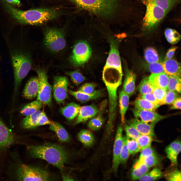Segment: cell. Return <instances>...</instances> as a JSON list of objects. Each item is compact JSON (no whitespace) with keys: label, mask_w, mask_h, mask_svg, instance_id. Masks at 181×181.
<instances>
[{"label":"cell","mask_w":181,"mask_h":181,"mask_svg":"<svg viewBox=\"0 0 181 181\" xmlns=\"http://www.w3.org/2000/svg\"><path fill=\"white\" fill-rule=\"evenodd\" d=\"M6 9L18 22L22 24L41 25L58 18L63 14L58 8H42L22 10L5 3Z\"/></svg>","instance_id":"cell-1"},{"label":"cell","mask_w":181,"mask_h":181,"mask_svg":"<svg viewBox=\"0 0 181 181\" xmlns=\"http://www.w3.org/2000/svg\"><path fill=\"white\" fill-rule=\"evenodd\" d=\"M27 149L32 157L44 160L61 169L63 168L68 159L65 150L56 144L30 145Z\"/></svg>","instance_id":"cell-2"},{"label":"cell","mask_w":181,"mask_h":181,"mask_svg":"<svg viewBox=\"0 0 181 181\" xmlns=\"http://www.w3.org/2000/svg\"><path fill=\"white\" fill-rule=\"evenodd\" d=\"M97 16L110 19L116 16L121 7L119 0H66Z\"/></svg>","instance_id":"cell-3"},{"label":"cell","mask_w":181,"mask_h":181,"mask_svg":"<svg viewBox=\"0 0 181 181\" xmlns=\"http://www.w3.org/2000/svg\"><path fill=\"white\" fill-rule=\"evenodd\" d=\"M10 53L14 76V90L16 92L22 79L30 70L32 61L31 56L28 53L14 50Z\"/></svg>","instance_id":"cell-4"},{"label":"cell","mask_w":181,"mask_h":181,"mask_svg":"<svg viewBox=\"0 0 181 181\" xmlns=\"http://www.w3.org/2000/svg\"><path fill=\"white\" fill-rule=\"evenodd\" d=\"M145 4L146 10L143 21V28L144 31L150 32L157 27L168 13L149 0Z\"/></svg>","instance_id":"cell-5"},{"label":"cell","mask_w":181,"mask_h":181,"mask_svg":"<svg viewBox=\"0 0 181 181\" xmlns=\"http://www.w3.org/2000/svg\"><path fill=\"white\" fill-rule=\"evenodd\" d=\"M43 43L50 52L57 53L63 49L66 45L64 31L60 28L48 27L44 31Z\"/></svg>","instance_id":"cell-6"},{"label":"cell","mask_w":181,"mask_h":181,"mask_svg":"<svg viewBox=\"0 0 181 181\" xmlns=\"http://www.w3.org/2000/svg\"><path fill=\"white\" fill-rule=\"evenodd\" d=\"M16 174L17 179L20 181H47L50 179L46 170L24 164L18 167Z\"/></svg>","instance_id":"cell-7"},{"label":"cell","mask_w":181,"mask_h":181,"mask_svg":"<svg viewBox=\"0 0 181 181\" xmlns=\"http://www.w3.org/2000/svg\"><path fill=\"white\" fill-rule=\"evenodd\" d=\"M91 54L92 50L89 44L85 41H80L74 46L69 60L74 66H80L89 60Z\"/></svg>","instance_id":"cell-8"},{"label":"cell","mask_w":181,"mask_h":181,"mask_svg":"<svg viewBox=\"0 0 181 181\" xmlns=\"http://www.w3.org/2000/svg\"><path fill=\"white\" fill-rule=\"evenodd\" d=\"M39 82V86L37 100L43 104L50 106L52 104V87L49 82L47 75L44 70L38 69L35 70Z\"/></svg>","instance_id":"cell-9"},{"label":"cell","mask_w":181,"mask_h":181,"mask_svg":"<svg viewBox=\"0 0 181 181\" xmlns=\"http://www.w3.org/2000/svg\"><path fill=\"white\" fill-rule=\"evenodd\" d=\"M69 83L68 80L65 77L59 76L54 77L52 88L53 96L58 104L63 103L67 98Z\"/></svg>","instance_id":"cell-10"},{"label":"cell","mask_w":181,"mask_h":181,"mask_svg":"<svg viewBox=\"0 0 181 181\" xmlns=\"http://www.w3.org/2000/svg\"><path fill=\"white\" fill-rule=\"evenodd\" d=\"M122 128L121 125L117 127L113 146L112 168L116 172L120 164V156L123 143Z\"/></svg>","instance_id":"cell-11"},{"label":"cell","mask_w":181,"mask_h":181,"mask_svg":"<svg viewBox=\"0 0 181 181\" xmlns=\"http://www.w3.org/2000/svg\"><path fill=\"white\" fill-rule=\"evenodd\" d=\"M107 90L109 101V113L114 114L116 113L117 106V91L121 81L105 80H103Z\"/></svg>","instance_id":"cell-12"},{"label":"cell","mask_w":181,"mask_h":181,"mask_svg":"<svg viewBox=\"0 0 181 181\" xmlns=\"http://www.w3.org/2000/svg\"><path fill=\"white\" fill-rule=\"evenodd\" d=\"M132 111L135 118L148 123L155 124L166 117L153 111L140 110L135 108L132 109Z\"/></svg>","instance_id":"cell-13"},{"label":"cell","mask_w":181,"mask_h":181,"mask_svg":"<svg viewBox=\"0 0 181 181\" xmlns=\"http://www.w3.org/2000/svg\"><path fill=\"white\" fill-rule=\"evenodd\" d=\"M127 123L136 129L141 134L148 135L153 138L155 137V123L146 122L136 118L127 121Z\"/></svg>","instance_id":"cell-14"},{"label":"cell","mask_w":181,"mask_h":181,"mask_svg":"<svg viewBox=\"0 0 181 181\" xmlns=\"http://www.w3.org/2000/svg\"><path fill=\"white\" fill-rule=\"evenodd\" d=\"M110 51L105 66L112 67L122 70L120 58L117 42L113 39L110 40Z\"/></svg>","instance_id":"cell-15"},{"label":"cell","mask_w":181,"mask_h":181,"mask_svg":"<svg viewBox=\"0 0 181 181\" xmlns=\"http://www.w3.org/2000/svg\"><path fill=\"white\" fill-rule=\"evenodd\" d=\"M15 135L0 118V149L9 147L15 143Z\"/></svg>","instance_id":"cell-16"},{"label":"cell","mask_w":181,"mask_h":181,"mask_svg":"<svg viewBox=\"0 0 181 181\" xmlns=\"http://www.w3.org/2000/svg\"><path fill=\"white\" fill-rule=\"evenodd\" d=\"M99 111V109L94 105L80 107L74 124L85 122L95 116Z\"/></svg>","instance_id":"cell-17"},{"label":"cell","mask_w":181,"mask_h":181,"mask_svg":"<svg viewBox=\"0 0 181 181\" xmlns=\"http://www.w3.org/2000/svg\"><path fill=\"white\" fill-rule=\"evenodd\" d=\"M39 86V82L38 76L31 77L27 81L24 89V97L28 99H32L37 97Z\"/></svg>","instance_id":"cell-18"},{"label":"cell","mask_w":181,"mask_h":181,"mask_svg":"<svg viewBox=\"0 0 181 181\" xmlns=\"http://www.w3.org/2000/svg\"><path fill=\"white\" fill-rule=\"evenodd\" d=\"M165 151L172 165H177L178 156L181 152V141L178 140L173 141L166 147Z\"/></svg>","instance_id":"cell-19"},{"label":"cell","mask_w":181,"mask_h":181,"mask_svg":"<svg viewBox=\"0 0 181 181\" xmlns=\"http://www.w3.org/2000/svg\"><path fill=\"white\" fill-rule=\"evenodd\" d=\"M148 78L150 82L154 88L168 90L169 76L165 72L152 73Z\"/></svg>","instance_id":"cell-20"},{"label":"cell","mask_w":181,"mask_h":181,"mask_svg":"<svg viewBox=\"0 0 181 181\" xmlns=\"http://www.w3.org/2000/svg\"><path fill=\"white\" fill-rule=\"evenodd\" d=\"M162 65L164 72L169 76L181 77V64L173 59L165 60Z\"/></svg>","instance_id":"cell-21"},{"label":"cell","mask_w":181,"mask_h":181,"mask_svg":"<svg viewBox=\"0 0 181 181\" xmlns=\"http://www.w3.org/2000/svg\"><path fill=\"white\" fill-rule=\"evenodd\" d=\"M69 93L76 99L82 102L96 99L101 97L102 92L101 90H95L91 94L83 93L78 91H74L70 90Z\"/></svg>","instance_id":"cell-22"},{"label":"cell","mask_w":181,"mask_h":181,"mask_svg":"<svg viewBox=\"0 0 181 181\" xmlns=\"http://www.w3.org/2000/svg\"><path fill=\"white\" fill-rule=\"evenodd\" d=\"M135 78V74L131 71L126 68L123 89L129 96H131L134 91Z\"/></svg>","instance_id":"cell-23"},{"label":"cell","mask_w":181,"mask_h":181,"mask_svg":"<svg viewBox=\"0 0 181 181\" xmlns=\"http://www.w3.org/2000/svg\"><path fill=\"white\" fill-rule=\"evenodd\" d=\"M80 107L79 104L74 102H71L62 108L61 112L68 120L72 121L77 116Z\"/></svg>","instance_id":"cell-24"},{"label":"cell","mask_w":181,"mask_h":181,"mask_svg":"<svg viewBox=\"0 0 181 181\" xmlns=\"http://www.w3.org/2000/svg\"><path fill=\"white\" fill-rule=\"evenodd\" d=\"M150 168L142 161L138 160L133 165L131 172V179L133 180H139L149 171Z\"/></svg>","instance_id":"cell-25"},{"label":"cell","mask_w":181,"mask_h":181,"mask_svg":"<svg viewBox=\"0 0 181 181\" xmlns=\"http://www.w3.org/2000/svg\"><path fill=\"white\" fill-rule=\"evenodd\" d=\"M49 125L50 129L56 133L60 141L66 142L69 141L70 136L67 131L61 125L57 122L52 121Z\"/></svg>","instance_id":"cell-26"},{"label":"cell","mask_w":181,"mask_h":181,"mask_svg":"<svg viewBox=\"0 0 181 181\" xmlns=\"http://www.w3.org/2000/svg\"><path fill=\"white\" fill-rule=\"evenodd\" d=\"M41 112L39 110L32 114L26 116L21 122L22 127L26 129H32L37 127L38 120Z\"/></svg>","instance_id":"cell-27"},{"label":"cell","mask_w":181,"mask_h":181,"mask_svg":"<svg viewBox=\"0 0 181 181\" xmlns=\"http://www.w3.org/2000/svg\"><path fill=\"white\" fill-rule=\"evenodd\" d=\"M120 113L121 117V123H124L125 116L127 109L129 96L122 89L119 93Z\"/></svg>","instance_id":"cell-28"},{"label":"cell","mask_w":181,"mask_h":181,"mask_svg":"<svg viewBox=\"0 0 181 181\" xmlns=\"http://www.w3.org/2000/svg\"><path fill=\"white\" fill-rule=\"evenodd\" d=\"M78 140L84 146L90 147L94 144L95 141L94 136L90 131L86 129L80 131L77 134Z\"/></svg>","instance_id":"cell-29"},{"label":"cell","mask_w":181,"mask_h":181,"mask_svg":"<svg viewBox=\"0 0 181 181\" xmlns=\"http://www.w3.org/2000/svg\"><path fill=\"white\" fill-rule=\"evenodd\" d=\"M134 105L135 108L137 109L153 111L160 106L142 98L136 100Z\"/></svg>","instance_id":"cell-30"},{"label":"cell","mask_w":181,"mask_h":181,"mask_svg":"<svg viewBox=\"0 0 181 181\" xmlns=\"http://www.w3.org/2000/svg\"><path fill=\"white\" fill-rule=\"evenodd\" d=\"M43 104L39 101L37 100H35L24 106L21 110L20 113L25 116L30 115L39 110Z\"/></svg>","instance_id":"cell-31"},{"label":"cell","mask_w":181,"mask_h":181,"mask_svg":"<svg viewBox=\"0 0 181 181\" xmlns=\"http://www.w3.org/2000/svg\"><path fill=\"white\" fill-rule=\"evenodd\" d=\"M156 5L168 13L181 0H149Z\"/></svg>","instance_id":"cell-32"},{"label":"cell","mask_w":181,"mask_h":181,"mask_svg":"<svg viewBox=\"0 0 181 181\" xmlns=\"http://www.w3.org/2000/svg\"><path fill=\"white\" fill-rule=\"evenodd\" d=\"M104 122V120L102 115L99 110L98 113L88 122L87 126L91 130H97L101 128Z\"/></svg>","instance_id":"cell-33"},{"label":"cell","mask_w":181,"mask_h":181,"mask_svg":"<svg viewBox=\"0 0 181 181\" xmlns=\"http://www.w3.org/2000/svg\"><path fill=\"white\" fill-rule=\"evenodd\" d=\"M169 76L167 90L181 94V77L176 76Z\"/></svg>","instance_id":"cell-34"},{"label":"cell","mask_w":181,"mask_h":181,"mask_svg":"<svg viewBox=\"0 0 181 181\" xmlns=\"http://www.w3.org/2000/svg\"><path fill=\"white\" fill-rule=\"evenodd\" d=\"M163 173L158 168H155L149 171L139 180L140 181H152L157 180L162 177Z\"/></svg>","instance_id":"cell-35"},{"label":"cell","mask_w":181,"mask_h":181,"mask_svg":"<svg viewBox=\"0 0 181 181\" xmlns=\"http://www.w3.org/2000/svg\"><path fill=\"white\" fill-rule=\"evenodd\" d=\"M164 34L168 41L171 44L177 43L181 38V35L178 32L170 28H167L165 30Z\"/></svg>","instance_id":"cell-36"},{"label":"cell","mask_w":181,"mask_h":181,"mask_svg":"<svg viewBox=\"0 0 181 181\" xmlns=\"http://www.w3.org/2000/svg\"><path fill=\"white\" fill-rule=\"evenodd\" d=\"M145 59L148 63L159 61V58L156 50L151 47L146 48L145 51Z\"/></svg>","instance_id":"cell-37"},{"label":"cell","mask_w":181,"mask_h":181,"mask_svg":"<svg viewBox=\"0 0 181 181\" xmlns=\"http://www.w3.org/2000/svg\"><path fill=\"white\" fill-rule=\"evenodd\" d=\"M153 138L147 135L141 134L136 140L141 151L151 146Z\"/></svg>","instance_id":"cell-38"},{"label":"cell","mask_w":181,"mask_h":181,"mask_svg":"<svg viewBox=\"0 0 181 181\" xmlns=\"http://www.w3.org/2000/svg\"><path fill=\"white\" fill-rule=\"evenodd\" d=\"M154 87L150 82L148 78L145 77L144 78L140 83L139 87V90L142 95L152 93Z\"/></svg>","instance_id":"cell-39"},{"label":"cell","mask_w":181,"mask_h":181,"mask_svg":"<svg viewBox=\"0 0 181 181\" xmlns=\"http://www.w3.org/2000/svg\"><path fill=\"white\" fill-rule=\"evenodd\" d=\"M66 73L70 76L73 82L76 85L80 84L86 79L85 78L78 70L67 72Z\"/></svg>","instance_id":"cell-40"},{"label":"cell","mask_w":181,"mask_h":181,"mask_svg":"<svg viewBox=\"0 0 181 181\" xmlns=\"http://www.w3.org/2000/svg\"><path fill=\"white\" fill-rule=\"evenodd\" d=\"M126 137L127 147L130 155L135 154L141 151L136 140Z\"/></svg>","instance_id":"cell-41"},{"label":"cell","mask_w":181,"mask_h":181,"mask_svg":"<svg viewBox=\"0 0 181 181\" xmlns=\"http://www.w3.org/2000/svg\"><path fill=\"white\" fill-rule=\"evenodd\" d=\"M130 155L126 144V136L123 137V143L120 156V164H125L127 162Z\"/></svg>","instance_id":"cell-42"},{"label":"cell","mask_w":181,"mask_h":181,"mask_svg":"<svg viewBox=\"0 0 181 181\" xmlns=\"http://www.w3.org/2000/svg\"><path fill=\"white\" fill-rule=\"evenodd\" d=\"M140 161H142L150 168L157 165L159 163V159L156 153L147 157Z\"/></svg>","instance_id":"cell-43"},{"label":"cell","mask_w":181,"mask_h":181,"mask_svg":"<svg viewBox=\"0 0 181 181\" xmlns=\"http://www.w3.org/2000/svg\"><path fill=\"white\" fill-rule=\"evenodd\" d=\"M124 128L128 138L136 140L141 134L136 129L128 124H125Z\"/></svg>","instance_id":"cell-44"},{"label":"cell","mask_w":181,"mask_h":181,"mask_svg":"<svg viewBox=\"0 0 181 181\" xmlns=\"http://www.w3.org/2000/svg\"><path fill=\"white\" fill-rule=\"evenodd\" d=\"M165 177L168 181H181V171L177 169H174L167 172Z\"/></svg>","instance_id":"cell-45"},{"label":"cell","mask_w":181,"mask_h":181,"mask_svg":"<svg viewBox=\"0 0 181 181\" xmlns=\"http://www.w3.org/2000/svg\"><path fill=\"white\" fill-rule=\"evenodd\" d=\"M148 68L152 73L158 74L164 72L162 63L159 61L148 63Z\"/></svg>","instance_id":"cell-46"},{"label":"cell","mask_w":181,"mask_h":181,"mask_svg":"<svg viewBox=\"0 0 181 181\" xmlns=\"http://www.w3.org/2000/svg\"><path fill=\"white\" fill-rule=\"evenodd\" d=\"M165 89L160 88H154L153 93L160 105H162L166 93Z\"/></svg>","instance_id":"cell-47"},{"label":"cell","mask_w":181,"mask_h":181,"mask_svg":"<svg viewBox=\"0 0 181 181\" xmlns=\"http://www.w3.org/2000/svg\"><path fill=\"white\" fill-rule=\"evenodd\" d=\"M179 97L178 93L168 90L162 105L171 104Z\"/></svg>","instance_id":"cell-48"},{"label":"cell","mask_w":181,"mask_h":181,"mask_svg":"<svg viewBox=\"0 0 181 181\" xmlns=\"http://www.w3.org/2000/svg\"><path fill=\"white\" fill-rule=\"evenodd\" d=\"M96 86L93 83H86L83 84L79 88L78 91L86 93L91 94L93 93Z\"/></svg>","instance_id":"cell-49"},{"label":"cell","mask_w":181,"mask_h":181,"mask_svg":"<svg viewBox=\"0 0 181 181\" xmlns=\"http://www.w3.org/2000/svg\"><path fill=\"white\" fill-rule=\"evenodd\" d=\"M139 160H141L145 157L156 153L153 149L151 147L145 148L141 151Z\"/></svg>","instance_id":"cell-50"},{"label":"cell","mask_w":181,"mask_h":181,"mask_svg":"<svg viewBox=\"0 0 181 181\" xmlns=\"http://www.w3.org/2000/svg\"><path fill=\"white\" fill-rule=\"evenodd\" d=\"M51 122L52 121L48 119L44 112H42L38 120L37 127L46 125H50Z\"/></svg>","instance_id":"cell-51"},{"label":"cell","mask_w":181,"mask_h":181,"mask_svg":"<svg viewBox=\"0 0 181 181\" xmlns=\"http://www.w3.org/2000/svg\"><path fill=\"white\" fill-rule=\"evenodd\" d=\"M141 98L146 100L155 105L160 106V105L153 93L142 95Z\"/></svg>","instance_id":"cell-52"},{"label":"cell","mask_w":181,"mask_h":181,"mask_svg":"<svg viewBox=\"0 0 181 181\" xmlns=\"http://www.w3.org/2000/svg\"><path fill=\"white\" fill-rule=\"evenodd\" d=\"M177 49V47L175 46L172 47L169 49L165 55V60L171 59L173 56Z\"/></svg>","instance_id":"cell-53"},{"label":"cell","mask_w":181,"mask_h":181,"mask_svg":"<svg viewBox=\"0 0 181 181\" xmlns=\"http://www.w3.org/2000/svg\"><path fill=\"white\" fill-rule=\"evenodd\" d=\"M171 104V109H181V97L177 98Z\"/></svg>","instance_id":"cell-54"},{"label":"cell","mask_w":181,"mask_h":181,"mask_svg":"<svg viewBox=\"0 0 181 181\" xmlns=\"http://www.w3.org/2000/svg\"><path fill=\"white\" fill-rule=\"evenodd\" d=\"M9 4L11 5L20 6L21 3L19 0H5Z\"/></svg>","instance_id":"cell-55"},{"label":"cell","mask_w":181,"mask_h":181,"mask_svg":"<svg viewBox=\"0 0 181 181\" xmlns=\"http://www.w3.org/2000/svg\"><path fill=\"white\" fill-rule=\"evenodd\" d=\"M62 179L63 180L65 181H70L74 180L70 176L66 175H63L62 176Z\"/></svg>","instance_id":"cell-56"},{"label":"cell","mask_w":181,"mask_h":181,"mask_svg":"<svg viewBox=\"0 0 181 181\" xmlns=\"http://www.w3.org/2000/svg\"><path fill=\"white\" fill-rule=\"evenodd\" d=\"M141 0L142 1V0Z\"/></svg>","instance_id":"cell-57"}]
</instances>
